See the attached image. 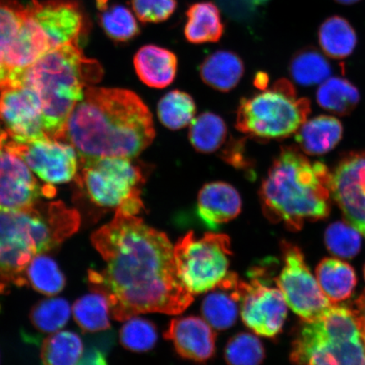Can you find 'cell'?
<instances>
[{
    "label": "cell",
    "mask_w": 365,
    "mask_h": 365,
    "mask_svg": "<svg viewBox=\"0 0 365 365\" xmlns=\"http://www.w3.org/2000/svg\"><path fill=\"white\" fill-rule=\"evenodd\" d=\"M99 21L105 34L117 43H126L140 34L136 18L124 6L116 4L101 11Z\"/></svg>",
    "instance_id": "obj_34"
},
{
    "label": "cell",
    "mask_w": 365,
    "mask_h": 365,
    "mask_svg": "<svg viewBox=\"0 0 365 365\" xmlns=\"http://www.w3.org/2000/svg\"><path fill=\"white\" fill-rule=\"evenodd\" d=\"M325 244L335 257L352 259L361 250V234L348 222H335L327 228Z\"/></svg>",
    "instance_id": "obj_36"
},
{
    "label": "cell",
    "mask_w": 365,
    "mask_h": 365,
    "mask_svg": "<svg viewBox=\"0 0 365 365\" xmlns=\"http://www.w3.org/2000/svg\"><path fill=\"white\" fill-rule=\"evenodd\" d=\"M230 292L240 304L245 325L255 334L276 337L282 331L287 314V304L279 289L264 284L255 276L250 282L230 272L217 287Z\"/></svg>",
    "instance_id": "obj_10"
},
{
    "label": "cell",
    "mask_w": 365,
    "mask_h": 365,
    "mask_svg": "<svg viewBox=\"0 0 365 365\" xmlns=\"http://www.w3.org/2000/svg\"><path fill=\"white\" fill-rule=\"evenodd\" d=\"M185 36L190 43H217L225 34L221 13L212 2H200L186 12Z\"/></svg>",
    "instance_id": "obj_22"
},
{
    "label": "cell",
    "mask_w": 365,
    "mask_h": 365,
    "mask_svg": "<svg viewBox=\"0 0 365 365\" xmlns=\"http://www.w3.org/2000/svg\"><path fill=\"white\" fill-rule=\"evenodd\" d=\"M344 128L336 118L321 115L307 120L296 135L299 148L309 156H322L334 149L341 140Z\"/></svg>",
    "instance_id": "obj_20"
},
{
    "label": "cell",
    "mask_w": 365,
    "mask_h": 365,
    "mask_svg": "<svg viewBox=\"0 0 365 365\" xmlns=\"http://www.w3.org/2000/svg\"><path fill=\"white\" fill-rule=\"evenodd\" d=\"M7 150L24 161L31 171L48 184H62L74 179L77 153L70 143L45 138L26 143H11Z\"/></svg>",
    "instance_id": "obj_13"
},
{
    "label": "cell",
    "mask_w": 365,
    "mask_h": 365,
    "mask_svg": "<svg viewBox=\"0 0 365 365\" xmlns=\"http://www.w3.org/2000/svg\"><path fill=\"white\" fill-rule=\"evenodd\" d=\"M255 84L257 86V88H261L262 89H266L268 85V76L264 73H258V75L255 76Z\"/></svg>",
    "instance_id": "obj_43"
},
{
    "label": "cell",
    "mask_w": 365,
    "mask_h": 365,
    "mask_svg": "<svg viewBox=\"0 0 365 365\" xmlns=\"http://www.w3.org/2000/svg\"><path fill=\"white\" fill-rule=\"evenodd\" d=\"M135 16L143 23H159L170 18L177 8V0H131Z\"/></svg>",
    "instance_id": "obj_39"
},
{
    "label": "cell",
    "mask_w": 365,
    "mask_h": 365,
    "mask_svg": "<svg viewBox=\"0 0 365 365\" xmlns=\"http://www.w3.org/2000/svg\"><path fill=\"white\" fill-rule=\"evenodd\" d=\"M310 112L309 100L299 98L292 82L281 79L271 88L242 100L236 127L257 140L285 139L298 132Z\"/></svg>",
    "instance_id": "obj_7"
},
{
    "label": "cell",
    "mask_w": 365,
    "mask_h": 365,
    "mask_svg": "<svg viewBox=\"0 0 365 365\" xmlns=\"http://www.w3.org/2000/svg\"><path fill=\"white\" fill-rule=\"evenodd\" d=\"M243 141H232L225 150H222V158L225 162L236 168H244L247 165V160L244 154Z\"/></svg>",
    "instance_id": "obj_40"
},
{
    "label": "cell",
    "mask_w": 365,
    "mask_h": 365,
    "mask_svg": "<svg viewBox=\"0 0 365 365\" xmlns=\"http://www.w3.org/2000/svg\"><path fill=\"white\" fill-rule=\"evenodd\" d=\"M76 365H108L106 358L98 349H90L82 355Z\"/></svg>",
    "instance_id": "obj_41"
},
{
    "label": "cell",
    "mask_w": 365,
    "mask_h": 365,
    "mask_svg": "<svg viewBox=\"0 0 365 365\" xmlns=\"http://www.w3.org/2000/svg\"><path fill=\"white\" fill-rule=\"evenodd\" d=\"M284 267L276 282L289 307L303 319L314 322L325 317L333 307L305 262L299 247L286 240L281 243Z\"/></svg>",
    "instance_id": "obj_11"
},
{
    "label": "cell",
    "mask_w": 365,
    "mask_h": 365,
    "mask_svg": "<svg viewBox=\"0 0 365 365\" xmlns=\"http://www.w3.org/2000/svg\"><path fill=\"white\" fill-rule=\"evenodd\" d=\"M137 76L152 88L162 89L175 81L178 71V58L175 53L156 45H145L138 50L134 58Z\"/></svg>",
    "instance_id": "obj_19"
},
{
    "label": "cell",
    "mask_w": 365,
    "mask_h": 365,
    "mask_svg": "<svg viewBox=\"0 0 365 365\" xmlns=\"http://www.w3.org/2000/svg\"><path fill=\"white\" fill-rule=\"evenodd\" d=\"M27 11L43 27L53 48L79 43L88 31V21L75 0H31Z\"/></svg>",
    "instance_id": "obj_16"
},
{
    "label": "cell",
    "mask_w": 365,
    "mask_h": 365,
    "mask_svg": "<svg viewBox=\"0 0 365 365\" xmlns=\"http://www.w3.org/2000/svg\"><path fill=\"white\" fill-rule=\"evenodd\" d=\"M83 354L81 337L70 331L53 333L43 341L41 348L44 365H76Z\"/></svg>",
    "instance_id": "obj_27"
},
{
    "label": "cell",
    "mask_w": 365,
    "mask_h": 365,
    "mask_svg": "<svg viewBox=\"0 0 365 365\" xmlns=\"http://www.w3.org/2000/svg\"><path fill=\"white\" fill-rule=\"evenodd\" d=\"M71 308L65 299L51 298L39 301L30 312L31 324L42 332L58 331L70 319Z\"/></svg>",
    "instance_id": "obj_33"
},
{
    "label": "cell",
    "mask_w": 365,
    "mask_h": 365,
    "mask_svg": "<svg viewBox=\"0 0 365 365\" xmlns=\"http://www.w3.org/2000/svg\"><path fill=\"white\" fill-rule=\"evenodd\" d=\"M212 292L203 300L202 312L213 329L225 331L234 326L238 317V302L226 290Z\"/></svg>",
    "instance_id": "obj_32"
},
{
    "label": "cell",
    "mask_w": 365,
    "mask_h": 365,
    "mask_svg": "<svg viewBox=\"0 0 365 365\" xmlns=\"http://www.w3.org/2000/svg\"><path fill=\"white\" fill-rule=\"evenodd\" d=\"M189 138L197 152L214 153L226 143L227 127L220 116L212 113H204L191 123Z\"/></svg>",
    "instance_id": "obj_26"
},
{
    "label": "cell",
    "mask_w": 365,
    "mask_h": 365,
    "mask_svg": "<svg viewBox=\"0 0 365 365\" xmlns=\"http://www.w3.org/2000/svg\"><path fill=\"white\" fill-rule=\"evenodd\" d=\"M173 253L180 280L193 295L216 289L230 273L231 242L226 235L207 232L198 239L189 232Z\"/></svg>",
    "instance_id": "obj_9"
},
{
    "label": "cell",
    "mask_w": 365,
    "mask_h": 365,
    "mask_svg": "<svg viewBox=\"0 0 365 365\" xmlns=\"http://www.w3.org/2000/svg\"><path fill=\"white\" fill-rule=\"evenodd\" d=\"M109 0H96V3H97V6L99 11H103L106 10L108 6V3Z\"/></svg>",
    "instance_id": "obj_44"
},
{
    "label": "cell",
    "mask_w": 365,
    "mask_h": 365,
    "mask_svg": "<svg viewBox=\"0 0 365 365\" xmlns=\"http://www.w3.org/2000/svg\"><path fill=\"white\" fill-rule=\"evenodd\" d=\"M102 75L101 66L84 56L79 43H68L49 50L9 86H26L36 91L42 103L46 134L59 140H63L68 118L85 90Z\"/></svg>",
    "instance_id": "obj_4"
},
{
    "label": "cell",
    "mask_w": 365,
    "mask_h": 365,
    "mask_svg": "<svg viewBox=\"0 0 365 365\" xmlns=\"http://www.w3.org/2000/svg\"><path fill=\"white\" fill-rule=\"evenodd\" d=\"M27 284L48 296L56 295L66 286V277L53 259L41 254L31 259L25 272Z\"/></svg>",
    "instance_id": "obj_31"
},
{
    "label": "cell",
    "mask_w": 365,
    "mask_h": 365,
    "mask_svg": "<svg viewBox=\"0 0 365 365\" xmlns=\"http://www.w3.org/2000/svg\"><path fill=\"white\" fill-rule=\"evenodd\" d=\"M359 91L341 77H330L319 85L317 100L319 106L336 115H349L359 103Z\"/></svg>",
    "instance_id": "obj_25"
},
{
    "label": "cell",
    "mask_w": 365,
    "mask_h": 365,
    "mask_svg": "<svg viewBox=\"0 0 365 365\" xmlns=\"http://www.w3.org/2000/svg\"><path fill=\"white\" fill-rule=\"evenodd\" d=\"M56 189L41 185L23 160L0 150V211L33 207L43 196L52 197Z\"/></svg>",
    "instance_id": "obj_15"
},
{
    "label": "cell",
    "mask_w": 365,
    "mask_h": 365,
    "mask_svg": "<svg viewBox=\"0 0 365 365\" xmlns=\"http://www.w3.org/2000/svg\"><path fill=\"white\" fill-rule=\"evenodd\" d=\"M26 17V6L16 0H0V66L7 72L4 59Z\"/></svg>",
    "instance_id": "obj_37"
},
{
    "label": "cell",
    "mask_w": 365,
    "mask_h": 365,
    "mask_svg": "<svg viewBox=\"0 0 365 365\" xmlns=\"http://www.w3.org/2000/svg\"><path fill=\"white\" fill-rule=\"evenodd\" d=\"M245 66L238 54L228 50H218L205 58L200 75L205 84L220 91L236 88L243 77Z\"/></svg>",
    "instance_id": "obj_21"
},
{
    "label": "cell",
    "mask_w": 365,
    "mask_h": 365,
    "mask_svg": "<svg viewBox=\"0 0 365 365\" xmlns=\"http://www.w3.org/2000/svg\"><path fill=\"white\" fill-rule=\"evenodd\" d=\"M352 309L356 318H357L359 327L361 328L365 337V290L359 298L355 301Z\"/></svg>",
    "instance_id": "obj_42"
},
{
    "label": "cell",
    "mask_w": 365,
    "mask_h": 365,
    "mask_svg": "<svg viewBox=\"0 0 365 365\" xmlns=\"http://www.w3.org/2000/svg\"><path fill=\"white\" fill-rule=\"evenodd\" d=\"M49 138L46 134L42 103L29 86H9L0 91V150L11 143Z\"/></svg>",
    "instance_id": "obj_12"
},
{
    "label": "cell",
    "mask_w": 365,
    "mask_h": 365,
    "mask_svg": "<svg viewBox=\"0 0 365 365\" xmlns=\"http://www.w3.org/2000/svg\"><path fill=\"white\" fill-rule=\"evenodd\" d=\"M84 163L81 182L96 205L130 215L141 212L144 175L131 158H102Z\"/></svg>",
    "instance_id": "obj_8"
},
{
    "label": "cell",
    "mask_w": 365,
    "mask_h": 365,
    "mask_svg": "<svg viewBox=\"0 0 365 365\" xmlns=\"http://www.w3.org/2000/svg\"><path fill=\"white\" fill-rule=\"evenodd\" d=\"M268 0H253V2L255 3V6H259V4H264V3H267Z\"/></svg>",
    "instance_id": "obj_46"
},
{
    "label": "cell",
    "mask_w": 365,
    "mask_h": 365,
    "mask_svg": "<svg viewBox=\"0 0 365 365\" xmlns=\"http://www.w3.org/2000/svg\"><path fill=\"white\" fill-rule=\"evenodd\" d=\"M240 195L234 186L225 182L205 185L198 194L196 214L205 227L214 230L240 215Z\"/></svg>",
    "instance_id": "obj_18"
},
{
    "label": "cell",
    "mask_w": 365,
    "mask_h": 365,
    "mask_svg": "<svg viewBox=\"0 0 365 365\" xmlns=\"http://www.w3.org/2000/svg\"><path fill=\"white\" fill-rule=\"evenodd\" d=\"M164 337L182 358L203 363L215 354L216 335L205 319L186 317L172 319Z\"/></svg>",
    "instance_id": "obj_17"
},
{
    "label": "cell",
    "mask_w": 365,
    "mask_h": 365,
    "mask_svg": "<svg viewBox=\"0 0 365 365\" xmlns=\"http://www.w3.org/2000/svg\"><path fill=\"white\" fill-rule=\"evenodd\" d=\"M290 358L297 365H365V337L352 309L333 305L325 317L303 322Z\"/></svg>",
    "instance_id": "obj_6"
},
{
    "label": "cell",
    "mask_w": 365,
    "mask_h": 365,
    "mask_svg": "<svg viewBox=\"0 0 365 365\" xmlns=\"http://www.w3.org/2000/svg\"><path fill=\"white\" fill-rule=\"evenodd\" d=\"M36 203L16 211H0V282L27 284L31 259L61 245L79 230L81 217L62 202Z\"/></svg>",
    "instance_id": "obj_5"
},
{
    "label": "cell",
    "mask_w": 365,
    "mask_h": 365,
    "mask_svg": "<svg viewBox=\"0 0 365 365\" xmlns=\"http://www.w3.org/2000/svg\"><path fill=\"white\" fill-rule=\"evenodd\" d=\"M120 339L122 346L131 352H148L158 341L157 328L148 319L132 317L122 327Z\"/></svg>",
    "instance_id": "obj_38"
},
{
    "label": "cell",
    "mask_w": 365,
    "mask_h": 365,
    "mask_svg": "<svg viewBox=\"0 0 365 365\" xmlns=\"http://www.w3.org/2000/svg\"><path fill=\"white\" fill-rule=\"evenodd\" d=\"M316 274L319 287L332 304L349 299L357 285L354 269L340 259H323Z\"/></svg>",
    "instance_id": "obj_23"
},
{
    "label": "cell",
    "mask_w": 365,
    "mask_h": 365,
    "mask_svg": "<svg viewBox=\"0 0 365 365\" xmlns=\"http://www.w3.org/2000/svg\"><path fill=\"white\" fill-rule=\"evenodd\" d=\"M319 43L328 57L334 59L348 58L357 46V34L345 18L333 16L322 23L318 31Z\"/></svg>",
    "instance_id": "obj_24"
},
{
    "label": "cell",
    "mask_w": 365,
    "mask_h": 365,
    "mask_svg": "<svg viewBox=\"0 0 365 365\" xmlns=\"http://www.w3.org/2000/svg\"><path fill=\"white\" fill-rule=\"evenodd\" d=\"M155 135L152 113L133 91L88 88L68 118L63 140L83 161L133 159L152 144Z\"/></svg>",
    "instance_id": "obj_2"
},
{
    "label": "cell",
    "mask_w": 365,
    "mask_h": 365,
    "mask_svg": "<svg viewBox=\"0 0 365 365\" xmlns=\"http://www.w3.org/2000/svg\"><path fill=\"white\" fill-rule=\"evenodd\" d=\"M336 2L346 4V6H351V4H354L360 1V0H335Z\"/></svg>",
    "instance_id": "obj_45"
},
{
    "label": "cell",
    "mask_w": 365,
    "mask_h": 365,
    "mask_svg": "<svg viewBox=\"0 0 365 365\" xmlns=\"http://www.w3.org/2000/svg\"><path fill=\"white\" fill-rule=\"evenodd\" d=\"M91 240L106 267L89 270L90 287L106 297L116 321L148 313L179 314L192 304L194 295L180 280L170 240L143 219L116 211Z\"/></svg>",
    "instance_id": "obj_1"
},
{
    "label": "cell",
    "mask_w": 365,
    "mask_h": 365,
    "mask_svg": "<svg viewBox=\"0 0 365 365\" xmlns=\"http://www.w3.org/2000/svg\"><path fill=\"white\" fill-rule=\"evenodd\" d=\"M332 198L346 222L365 237V152L345 155L331 173Z\"/></svg>",
    "instance_id": "obj_14"
},
{
    "label": "cell",
    "mask_w": 365,
    "mask_h": 365,
    "mask_svg": "<svg viewBox=\"0 0 365 365\" xmlns=\"http://www.w3.org/2000/svg\"><path fill=\"white\" fill-rule=\"evenodd\" d=\"M289 70L296 83L304 86L321 85L331 74L329 62L314 48H304L297 53L292 58Z\"/></svg>",
    "instance_id": "obj_29"
},
{
    "label": "cell",
    "mask_w": 365,
    "mask_h": 365,
    "mask_svg": "<svg viewBox=\"0 0 365 365\" xmlns=\"http://www.w3.org/2000/svg\"><path fill=\"white\" fill-rule=\"evenodd\" d=\"M266 356L257 336L240 332L227 341L225 357L228 365H261Z\"/></svg>",
    "instance_id": "obj_35"
},
{
    "label": "cell",
    "mask_w": 365,
    "mask_h": 365,
    "mask_svg": "<svg viewBox=\"0 0 365 365\" xmlns=\"http://www.w3.org/2000/svg\"><path fill=\"white\" fill-rule=\"evenodd\" d=\"M364 280H365V264H364Z\"/></svg>",
    "instance_id": "obj_47"
},
{
    "label": "cell",
    "mask_w": 365,
    "mask_h": 365,
    "mask_svg": "<svg viewBox=\"0 0 365 365\" xmlns=\"http://www.w3.org/2000/svg\"><path fill=\"white\" fill-rule=\"evenodd\" d=\"M196 105L188 93L171 91L160 100L158 115L162 124L172 130H179L191 125L195 120Z\"/></svg>",
    "instance_id": "obj_30"
},
{
    "label": "cell",
    "mask_w": 365,
    "mask_h": 365,
    "mask_svg": "<svg viewBox=\"0 0 365 365\" xmlns=\"http://www.w3.org/2000/svg\"><path fill=\"white\" fill-rule=\"evenodd\" d=\"M72 312L77 325L85 332L102 331L110 328V307L106 297L98 292L77 299Z\"/></svg>",
    "instance_id": "obj_28"
},
{
    "label": "cell",
    "mask_w": 365,
    "mask_h": 365,
    "mask_svg": "<svg viewBox=\"0 0 365 365\" xmlns=\"http://www.w3.org/2000/svg\"><path fill=\"white\" fill-rule=\"evenodd\" d=\"M331 172L312 162L299 148H282L259 190L264 216L289 231L323 220L331 212Z\"/></svg>",
    "instance_id": "obj_3"
}]
</instances>
